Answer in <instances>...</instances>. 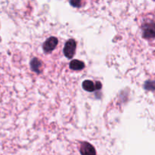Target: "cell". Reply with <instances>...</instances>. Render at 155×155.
<instances>
[{"instance_id":"cell-1","label":"cell","mask_w":155,"mask_h":155,"mask_svg":"<svg viewBox=\"0 0 155 155\" xmlns=\"http://www.w3.org/2000/svg\"><path fill=\"white\" fill-rule=\"evenodd\" d=\"M142 34L145 39L155 38V23L148 22L142 26Z\"/></svg>"},{"instance_id":"cell-2","label":"cell","mask_w":155,"mask_h":155,"mask_svg":"<svg viewBox=\"0 0 155 155\" xmlns=\"http://www.w3.org/2000/svg\"><path fill=\"white\" fill-rule=\"evenodd\" d=\"M77 48V43L74 39H69L65 43L64 47V54L68 58H72L74 57Z\"/></svg>"},{"instance_id":"cell-3","label":"cell","mask_w":155,"mask_h":155,"mask_svg":"<svg viewBox=\"0 0 155 155\" xmlns=\"http://www.w3.org/2000/svg\"><path fill=\"white\" fill-rule=\"evenodd\" d=\"M58 40L56 37H50L44 42L43 44V50L45 53L51 52L54 48L57 46Z\"/></svg>"},{"instance_id":"cell-4","label":"cell","mask_w":155,"mask_h":155,"mask_svg":"<svg viewBox=\"0 0 155 155\" xmlns=\"http://www.w3.org/2000/svg\"><path fill=\"white\" fill-rule=\"evenodd\" d=\"M80 153L82 154H95L96 151L92 145L87 143V142H85L82 145L81 148H80Z\"/></svg>"},{"instance_id":"cell-5","label":"cell","mask_w":155,"mask_h":155,"mask_svg":"<svg viewBox=\"0 0 155 155\" xmlns=\"http://www.w3.org/2000/svg\"><path fill=\"white\" fill-rule=\"evenodd\" d=\"M85 67V64L83 62L79 60H73L70 63V68L74 71H80V70L83 69Z\"/></svg>"},{"instance_id":"cell-6","label":"cell","mask_w":155,"mask_h":155,"mask_svg":"<svg viewBox=\"0 0 155 155\" xmlns=\"http://www.w3.org/2000/svg\"><path fill=\"white\" fill-rule=\"evenodd\" d=\"M83 88L84 90L87 91V92H93V91L96 90V86L95 83L91 80H85L83 83Z\"/></svg>"},{"instance_id":"cell-7","label":"cell","mask_w":155,"mask_h":155,"mask_svg":"<svg viewBox=\"0 0 155 155\" xmlns=\"http://www.w3.org/2000/svg\"><path fill=\"white\" fill-rule=\"evenodd\" d=\"M42 66V62L39 60H38L37 58H33V60L30 62V67H31L32 71H34V72L39 73L40 72V68Z\"/></svg>"},{"instance_id":"cell-8","label":"cell","mask_w":155,"mask_h":155,"mask_svg":"<svg viewBox=\"0 0 155 155\" xmlns=\"http://www.w3.org/2000/svg\"><path fill=\"white\" fill-rule=\"evenodd\" d=\"M147 90H155V81H148L145 85Z\"/></svg>"},{"instance_id":"cell-9","label":"cell","mask_w":155,"mask_h":155,"mask_svg":"<svg viewBox=\"0 0 155 155\" xmlns=\"http://www.w3.org/2000/svg\"><path fill=\"white\" fill-rule=\"evenodd\" d=\"M70 3L74 7H80L81 5V0H70Z\"/></svg>"}]
</instances>
